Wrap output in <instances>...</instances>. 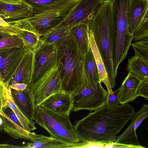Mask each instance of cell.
Instances as JSON below:
<instances>
[{"mask_svg":"<svg viewBox=\"0 0 148 148\" xmlns=\"http://www.w3.org/2000/svg\"><path fill=\"white\" fill-rule=\"evenodd\" d=\"M135 113L127 103L112 107L106 105L76 121L73 127L79 141L106 147L116 141V134Z\"/></svg>","mask_w":148,"mask_h":148,"instance_id":"cell-1","label":"cell"},{"mask_svg":"<svg viewBox=\"0 0 148 148\" xmlns=\"http://www.w3.org/2000/svg\"><path fill=\"white\" fill-rule=\"evenodd\" d=\"M58 48V58L62 64L61 91L72 96L84 86H89L84 66L85 54L72 31Z\"/></svg>","mask_w":148,"mask_h":148,"instance_id":"cell-2","label":"cell"},{"mask_svg":"<svg viewBox=\"0 0 148 148\" xmlns=\"http://www.w3.org/2000/svg\"><path fill=\"white\" fill-rule=\"evenodd\" d=\"M114 0H104L89 24L108 73L112 88L116 86L112 59V37L115 28Z\"/></svg>","mask_w":148,"mask_h":148,"instance_id":"cell-3","label":"cell"},{"mask_svg":"<svg viewBox=\"0 0 148 148\" xmlns=\"http://www.w3.org/2000/svg\"><path fill=\"white\" fill-rule=\"evenodd\" d=\"M79 0H60L46 6L32 9L31 14L24 19L7 23L41 37L62 23Z\"/></svg>","mask_w":148,"mask_h":148,"instance_id":"cell-4","label":"cell"},{"mask_svg":"<svg viewBox=\"0 0 148 148\" xmlns=\"http://www.w3.org/2000/svg\"><path fill=\"white\" fill-rule=\"evenodd\" d=\"M34 120L55 138L70 143L79 141L69 116L61 115L38 106L36 108Z\"/></svg>","mask_w":148,"mask_h":148,"instance_id":"cell-5","label":"cell"},{"mask_svg":"<svg viewBox=\"0 0 148 148\" xmlns=\"http://www.w3.org/2000/svg\"><path fill=\"white\" fill-rule=\"evenodd\" d=\"M58 59L29 88L34 98L36 108L51 95L61 91L62 64Z\"/></svg>","mask_w":148,"mask_h":148,"instance_id":"cell-6","label":"cell"},{"mask_svg":"<svg viewBox=\"0 0 148 148\" xmlns=\"http://www.w3.org/2000/svg\"><path fill=\"white\" fill-rule=\"evenodd\" d=\"M108 93L101 83L91 86H85L72 96V111L76 112L82 110L92 111L106 105Z\"/></svg>","mask_w":148,"mask_h":148,"instance_id":"cell-7","label":"cell"},{"mask_svg":"<svg viewBox=\"0 0 148 148\" xmlns=\"http://www.w3.org/2000/svg\"><path fill=\"white\" fill-rule=\"evenodd\" d=\"M34 62L30 87L58 60V48L54 43L40 42L34 50Z\"/></svg>","mask_w":148,"mask_h":148,"instance_id":"cell-8","label":"cell"},{"mask_svg":"<svg viewBox=\"0 0 148 148\" xmlns=\"http://www.w3.org/2000/svg\"><path fill=\"white\" fill-rule=\"evenodd\" d=\"M25 47L0 49V80L7 87L24 55Z\"/></svg>","mask_w":148,"mask_h":148,"instance_id":"cell-9","label":"cell"},{"mask_svg":"<svg viewBox=\"0 0 148 148\" xmlns=\"http://www.w3.org/2000/svg\"><path fill=\"white\" fill-rule=\"evenodd\" d=\"M104 0H79L60 24L89 23Z\"/></svg>","mask_w":148,"mask_h":148,"instance_id":"cell-10","label":"cell"},{"mask_svg":"<svg viewBox=\"0 0 148 148\" xmlns=\"http://www.w3.org/2000/svg\"><path fill=\"white\" fill-rule=\"evenodd\" d=\"M148 116V105L143 104L140 109L134 114L132 121L128 127L123 133L116 137L114 143L128 145L132 148H143L140 144L136 130L140 124Z\"/></svg>","mask_w":148,"mask_h":148,"instance_id":"cell-11","label":"cell"},{"mask_svg":"<svg viewBox=\"0 0 148 148\" xmlns=\"http://www.w3.org/2000/svg\"><path fill=\"white\" fill-rule=\"evenodd\" d=\"M128 26L133 35L139 26L148 22V0H129Z\"/></svg>","mask_w":148,"mask_h":148,"instance_id":"cell-12","label":"cell"},{"mask_svg":"<svg viewBox=\"0 0 148 148\" xmlns=\"http://www.w3.org/2000/svg\"><path fill=\"white\" fill-rule=\"evenodd\" d=\"M34 62V50L26 49L23 58L8 86L22 83L29 88L32 80Z\"/></svg>","mask_w":148,"mask_h":148,"instance_id":"cell-13","label":"cell"},{"mask_svg":"<svg viewBox=\"0 0 148 148\" xmlns=\"http://www.w3.org/2000/svg\"><path fill=\"white\" fill-rule=\"evenodd\" d=\"M73 106L72 96L61 91L46 98L39 106L58 114L68 116Z\"/></svg>","mask_w":148,"mask_h":148,"instance_id":"cell-14","label":"cell"},{"mask_svg":"<svg viewBox=\"0 0 148 148\" xmlns=\"http://www.w3.org/2000/svg\"><path fill=\"white\" fill-rule=\"evenodd\" d=\"M10 90L14 101L18 109L27 118L34 120L36 107L31 90L27 88L23 90L11 88Z\"/></svg>","mask_w":148,"mask_h":148,"instance_id":"cell-15","label":"cell"},{"mask_svg":"<svg viewBox=\"0 0 148 148\" xmlns=\"http://www.w3.org/2000/svg\"><path fill=\"white\" fill-rule=\"evenodd\" d=\"M32 10V9L23 0L17 4L0 1V16L7 22L26 18L31 14Z\"/></svg>","mask_w":148,"mask_h":148,"instance_id":"cell-16","label":"cell"},{"mask_svg":"<svg viewBox=\"0 0 148 148\" xmlns=\"http://www.w3.org/2000/svg\"><path fill=\"white\" fill-rule=\"evenodd\" d=\"M77 23L60 24L40 38V42L52 43L59 47L69 36L73 28Z\"/></svg>","mask_w":148,"mask_h":148,"instance_id":"cell-17","label":"cell"},{"mask_svg":"<svg viewBox=\"0 0 148 148\" xmlns=\"http://www.w3.org/2000/svg\"><path fill=\"white\" fill-rule=\"evenodd\" d=\"M141 81L132 73H128L121 86L119 104H127L137 98L136 92Z\"/></svg>","mask_w":148,"mask_h":148,"instance_id":"cell-18","label":"cell"},{"mask_svg":"<svg viewBox=\"0 0 148 148\" xmlns=\"http://www.w3.org/2000/svg\"><path fill=\"white\" fill-rule=\"evenodd\" d=\"M88 37L90 47L92 50L97 67L100 82L105 84L108 94L112 93L113 91L106 68L95 43L92 33L89 27Z\"/></svg>","mask_w":148,"mask_h":148,"instance_id":"cell-19","label":"cell"},{"mask_svg":"<svg viewBox=\"0 0 148 148\" xmlns=\"http://www.w3.org/2000/svg\"><path fill=\"white\" fill-rule=\"evenodd\" d=\"M73 143L62 141L51 136L48 137L36 134L32 143H29L25 148H74Z\"/></svg>","mask_w":148,"mask_h":148,"instance_id":"cell-20","label":"cell"},{"mask_svg":"<svg viewBox=\"0 0 148 148\" xmlns=\"http://www.w3.org/2000/svg\"><path fill=\"white\" fill-rule=\"evenodd\" d=\"M126 69L141 81L148 80V62L138 56L128 59Z\"/></svg>","mask_w":148,"mask_h":148,"instance_id":"cell-21","label":"cell"},{"mask_svg":"<svg viewBox=\"0 0 148 148\" xmlns=\"http://www.w3.org/2000/svg\"><path fill=\"white\" fill-rule=\"evenodd\" d=\"M89 23H79L72 30L79 48L85 54L90 48L88 37Z\"/></svg>","mask_w":148,"mask_h":148,"instance_id":"cell-22","label":"cell"},{"mask_svg":"<svg viewBox=\"0 0 148 148\" xmlns=\"http://www.w3.org/2000/svg\"><path fill=\"white\" fill-rule=\"evenodd\" d=\"M84 66L89 85H95L100 82L97 67L90 47L85 55Z\"/></svg>","mask_w":148,"mask_h":148,"instance_id":"cell-23","label":"cell"},{"mask_svg":"<svg viewBox=\"0 0 148 148\" xmlns=\"http://www.w3.org/2000/svg\"><path fill=\"white\" fill-rule=\"evenodd\" d=\"M9 92L10 95L8 107L13 110L25 130L31 132L35 130L36 129L35 125L36 122L29 119L24 115L15 103L11 95V90L9 91Z\"/></svg>","mask_w":148,"mask_h":148,"instance_id":"cell-24","label":"cell"},{"mask_svg":"<svg viewBox=\"0 0 148 148\" xmlns=\"http://www.w3.org/2000/svg\"><path fill=\"white\" fill-rule=\"evenodd\" d=\"M18 35L27 48L34 50L40 43V37L32 32L20 29Z\"/></svg>","mask_w":148,"mask_h":148,"instance_id":"cell-25","label":"cell"},{"mask_svg":"<svg viewBox=\"0 0 148 148\" xmlns=\"http://www.w3.org/2000/svg\"><path fill=\"white\" fill-rule=\"evenodd\" d=\"M25 46L18 34L3 36L0 38V49Z\"/></svg>","mask_w":148,"mask_h":148,"instance_id":"cell-26","label":"cell"},{"mask_svg":"<svg viewBox=\"0 0 148 148\" xmlns=\"http://www.w3.org/2000/svg\"><path fill=\"white\" fill-rule=\"evenodd\" d=\"M131 45L134 51L135 55L148 62V40L135 41Z\"/></svg>","mask_w":148,"mask_h":148,"instance_id":"cell-27","label":"cell"},{"mask_svg":"<svg viewBox=\"0 0 148 148\" xmlns=\"http://www.w3.org/2000/svg\"><path fill=\"white\" fill-rule=\"evenodd\" d=\"M148 40V23L139 26L133 35L134 41Z\"/></svg>","mask_w":148,"mask_h":148,"instance_id":"cell-28","label":"cell"},{"mask_svg":"<svg viewBox=\"0 0 148 148\" xmlns=\"http://www.w3.org/2000/svg\"><path fill=\"white\" fill-rule=\"evenodd\" d=\"M9 95L5 86L0 80V109L2 111L8 107Z\"/></svg>","mask_w":148,"mask_h":148,"instance_id":"cell-29","label":"cell"},{"mask_svg":"<svg viewBox=\"0 0 148 148\" xmlns=\"http://www.w3.org/2000/svg\"><path fill=\"white\" fill-rule=\"evenodd\" d=\"M32 9H35L46 6L60 0H23Z\"/></svg>","mask_w":148,"mask_h":148,"instance_id":"cell-30","label":"cell"},{"mask_svg":"<svg viewBox=\"0 0 148 148\" xmlns=\"http://www.w3.org/2000/svg\"><path fill=\"white\" fill-rule=\"evenodd\" d=\"M121 87L112 93L108 94L106 105L109 107H112L118 105L120 94Z\"/></svg>","mask_w":148,"mask_h":148,"instance_id":"cell-31","label":"cell"},{"mask_svg":"<svg viewBox=\"0 0 148 148\" xmlns=\"http://www.w3.org/2000/svg\"><path fill=\"white\" fill-rule=\"evenodd\" d=\"M137 97H142L148 100V80L141 81L136 93Z\"/></svg>","mask_w":148,"mask_h":148,"instance_id":"cell-32","label":"cell"},{"mask_svg":"<svg viewBox=\"0 0 148 148\" xmlns=\"http://www.w3.org/2000/svg\"><path fill=\"white\" fill-rule=\"evenodd\" d=\"M20 30L13 26L10 27H5L0 25V37L19 34Z\"/></svg>","mask_w":148,"mask_h":148,"instance_id":"cell-33","label":"cell"},{"mask_svg":"<svg viewBox=\"0 0 148 148\" xmlns=\"http://www.w3.org/2000/svg\"><path fill=\"white\" fill-rule=\"evenodd\" d=\"M0 115L4 117L12 123L14 125L16 130L24 138H27L30 136L31 134L30 132L26 130L23 127L19 126L16 124L11 119L6 113L0 109Z\"/></svg>","mask_w":148,"mask_h":148,"instance_id":"cell-34","label":"cell"},{"mask_svg":"<svg viewBox=\"0 0 148 148\" xmlns=\"http://www.w3.org/2000/svg\"><path fill=\"white\" fill-rule=\"evenodd\" d=\"M2 111L6 114L14 123L18 126L23 127L17 117L10 108L7 107L3 109Z\"/></svg>","mask_w":148,"mask_h":148,"instance_id":"cell-35","label":"cell"},{"mask_svg":"<svg viewBox=\"0 0 148 148\" xmlns=\"http://www.w3.org/2000/svg\"><path fill=\"white\" fill-rule=\"evenodd\" d=\"M10 88L18 90H23L28 87L27 85L22 83H16L10 85Z\"/></svg>","mask_w":148,"mask_h":148,"instance_id":"cell-36","label":"cell"},{"mask_svg":"<svg viewBox=\"0 0 148 148\" xmlns=\"http://www.w3.org/2000/svg\"><path fill=\"white\" fill-rule=\"evenodd\" d=\"M0 1L6 3L17 4L22 3L23 0H0Z\"/></svg>","mask_w":148,"mask_h":148,"instance_id":"cell-37","label":"cell"},{"mask_svg":"<svg viewBox=\"0 0 148 148\" xmlns=\"http://www.w3.org/2000/svg\"><path fill=\"white\" fill-rule=\"evenodd\" d=\"M0 25L5 27H10L12 26L8 24L7 21L3 19L0 16Z\"/></svg>","mask_w":148,"mask_h":148,"instance_id":"cell-38","label":"cell"},{"mask_svg":"<svg viewBox=\"0 0 148 148\" xmlns=\"http://www.w3.org/2000/svg\"><path fill=\"white\" fill-rule=\"evenodd\" d=\"M9 145L6 144L0 145V148H8Z\"/></svg>","mask_w":148,"mask_h":148,"instance_id":"cell-39","label":"cell"},{"mask_svg":"<svg viewBox=\"0 0 148 148\" xmlns=\"http://www.w3.org/2000/svg\"><path fill=\"white\" fill-rule=\"evenodd\" d=\"M3 123V120L0 116V126H1Z\"/></svg>","mask_w":148,"mask_h":148,"instance_id":"cell-40","label":"cell"}]
</instances>
